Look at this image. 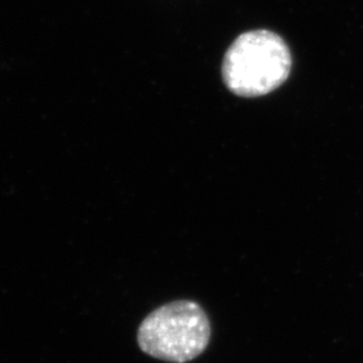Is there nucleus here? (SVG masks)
I'll use <instances>...</instances> for the list:
<instances>
[{"label": "nucleus", "instance_id": "f257e3e1", "mask_svg": "<svg viewBox=\"0 0 363 363\" xmlns=\"http://www.w3.org/2000/svg\"><path fill=\"white\" fill-rule=\"evenodd\" d=\"M292 66L286 42L277 34L257 30L235 39L223 60L222 74L229 91L259 97L286 82Z\"/></svg>", "mask_w": 363, "mask_h": 363}, {"label": "nucleus", "instance_id": "f03ea898", "mask_svg": "<svg viewBox=\"0 0 363 363\" xmlns=\"http://www.w3.org/2000/svg\"><path fill=\"white\" fill-rule=\"evenodd\" d=\"M211 337L205 310L191 300H178L151 312L138 330L139 347L147 355L186 363L208 349Z\"/></svg>", "mask_w": 363, "mask_h": 363}]
</instances>
